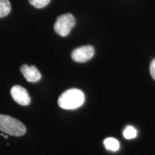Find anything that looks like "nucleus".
Wrapping results in <instances>:
<instances>
[{
  "label": "nucleus",
  "instance_id": "nucleus-3",
  "mask_svg": "<svg viewBox=\"0 0 155 155\" xmlns=\"http://www.w3.org/2000/svg\"><path fill=\"white\" fill-rule=\"evenodd\" d=\"M75 25V17L73 16V15L68 13L60 15L58 17L54 25V30L60 36L66 37L68 35Z\"/></svg>",
  "mask_w": 155,
  "mask_h": 155
},
{
  "label": "nucleus",
  "instance_id": "nucleus-6",
  "mask_svg": "<svg viewBox=\"0 0 155 155\" xmlns=\"http://www.w3.org/2000/svg\"><path fill=\"white\" fill-rule=\"evenodd\" d=\"M20 71L28 82L35 83L41 79V73L35 65H29L24 64L20 68Z\"/></svg>",
  "mask_w": 155,
  "mask_h": 155
},
{
  "label": "nucleus",
  "instance_id": "nucleus-1",
  "mask_svg": "<svg viewBox=\"0 0 155 155\" xmlns=\"http://www.w3.org/2000/svg\"><path fill=\"white\" fill-rule=\"evenodd\" d=\"M85 99L86 97L82 91L77 88H71L65 91L60 96L58 104L63 109L73 110L82 106Z\"/></svg>",
  "mask_w": 155,
  "mask_h": 155
},
{
  "label": "nucleus",
  "instance_id": "nucleus-9",
  "mask_svg": "<svg viewBox=\"0 0 155 155\" xmlns=\"http://www.w3.org/2000/svg\"><path fill=\"white\" fill-rule=\"evenodd\" d=\"M123 135L124 138L127 139H134L137 136V131L134 127H131V126H128L124 130Z\"/></svg>",
  "mask_w": 155,
  "mask_h": 155
},
{
  "label": "nucleus",
  "instance_id": "nucleus-5",
  "mask_svg": "<svg viewBox=\"0 0 155 155\" xmlns=\"http://www.w3.org/2000/svg\"><path fill=\"white\" fill-rule=\"evenodd\" d=\"M11 96L15 102L19 105L28 106L30 104V96L28 91L23 87L16 85L14 86L10 90Z\"/></svg>",
  "mask_w": 155,
  "mask_h": 155
},
{
  "label": "nucleus",
  "instance_id": "nucleus-2",
  "mask_svg": "<svg viewBox=\"0 0 155 155\" xmlns=\"http://www.w3.org/2000/svg\"><path fill=\"white\" fill-rule=\"evenodd\" d=\"M0 131L8 135L21 137L26 132V127L22 122L12 116L0 114Z\"/></svg>",
  "mask_w": 155,
  "mask_h": 155
},
{
  "label": "nucleus",
  "instance_id": "nucleus-4",
  "mask_svg": "<svg viewBox=\"0 0 155 155\" xmlns=\"http://www.w3.org/2000/svg\"><path fill=\"white\" fill-rule=\"evenodd\" d=\"M94 48L91 45H85L73 50L71 58L77 63H85L90 61L94 55Z\"/></svg>",
  "mask_w": 155,
  "mask_h": 155
},
{
  "label": "nucleus",
  "instance_id": "nucleus-8",
  "mask_svg": "<svg viewBox=\"0 0 155 155\" xmlns=\"http://www.w3.org/2000/svg\"><path fill=\"white\" fill-rule=\"evenodd\" d=\"M11 8L9 0H0V18L7 16L10 13Z\"/></svg>",
  "mask_w": 155,
  "mask_h": 155
},
{
  "label": "nucleus",
  "instance_id": "nucleus-11",
  "mask_svg": "<svg viewBox=\"0 0 155 155\" xmlns=\"http://www.w3.org/2000/svg\"><path fill=\"white\" fill-rule=\"evenodd\" d=\"M150 71L151 75H152L153 79L155 81V58L153 59L152 62H151L150 66Z\"/></svg>",
  "mask_w": 155,
  "mask_h": 155
},
{
  "label": "nucleus",
  "instance_id": "nucleus-7",
  "mask_svg": "<svg viewBox=\"0 0 155 155\" xmlns=\"http://www.w3.org/2000/svg\"><path fill=\"white\" fill-rule=\"evenodd\" d=\"M104 144L105 146L106 149L108 150L112 151V152H116L119 150L120 144L119 141L116 139L109 137V138H106L104 141Z\"/></svg>",
  "mask_w": 155,
  "mask_h": 155
},
{
  "label": "nucleus",
  "instance_id": "nucleus-10",
  "mask_svg": "<svg viewBox=\"0 0 155 155\" xmlns=\"http://www.w3.org/2000/svg\"><path fill=\"white\" fill-rule=\"evenodd\" d=\"M31 5L38 9H41L46 7L50 2V0H29Z\"/></svg>",
  "mask_w": 155,
  "mask_h": 155
}]
</instances>
